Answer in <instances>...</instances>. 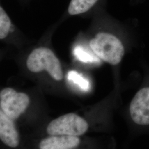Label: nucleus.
I'll return each instance as SVG.
<instances>
[{"mask_svg": "<svg viewBox=\"0 0 149 149\" xmlns=\"http://www.w3.org/2000/svg\"><path fill=\"white\" fill-rule=\"evenodd\" d=\"M29 102L26 93L17 92L13 88H6L0 92L1 110L14 120L26 111Z\"/></svg>", "mask_w": 149, "mask_h": 149, "instance_id": "obj_4", "label": "nucleus"}, {"mask_svg": "<svg viewBox=\"0 0 149 149\" xmlns=\"http://www.w3.org/2000/svg\"><path fill=\"white\" fill-rule=\"evenodd\" d=\"M73 53L76 58L84 63H98L100 62L98 58L92 51L81 45H77L74 47Z\"/></svg>", "mask_w": 149, "mask_h": 149, "instance_id": "obj_9", "label": "nucleus"}, {"mask_svg": "<svg viewBox=\"0 0 149 149\" xmlns=\"http://www.w3.org/2000/svg\"><path fill=\"white\" fill-rule=\"evenodd\" d=\"M0 139L6 145L16 148L19 143V135L14 120L0 111Z\"/></svg>", "mask_w": 149, "mask_h": 149, "instance_id": "obj_7", "label": "nucleus"}, {"mask_svg": "<svg viewBox=\"0 0 149 149\" xmlns=\"http://www.w3.org/2000/svg\"><path fill=\"white\" fill-rule=\"evenodd\" d=\"M88 124L84 119L74 113L58 118L49 124L47 131L50 135L79 136L85 133Z\"/></svg>", "mask_w": 149, "mask_h": 149, "instance_id": "obj_3", "label": "nucleus"}, {"mask_svg": "<svg viewBox=\"0 0 149 149\" xmlns=\"http://www.w3.org/2000/svg\"><path fill=\"white\" fill-rule=\"evenodd\" d=\"M107 0H70L66 15L81 16L93 13L105 8Z\"/></svg>", "mask_w": 149, "mask_h": 149, "instance_id": "obj_6", "label": "nucleus"}, {"mask_svg": "<svg viewBox=\"0 0 149 149\" xmlns=\"http://www.w3.org/2000/svg\"><path fill=\"white\" fill-rule=\"evenodd\" d=\"M89 46L98 58L112 65L120 63L125 52L122 40L114 34L107 31L97 32L91 39Z\"/></svg>", "mask_w": 149, "mask_h": 149, "instance_id": "obj_1", "label": "nucleus"}, {"mask_svg": "<svg viewBox=\"0 0 149 149\" xmlns=\"http://www.w3.org/2000/svg\"><path fill=\"white\" fill-rule=\"evenodd\" d=\"M28 69L32 72L46 70L56 81L63 78V72L59 59L49 48L40 47L34 49L27 60Z\"/></svg>", "mask_w": 149, "mask_h": 149, "instance_id": "obj_2", "label": "nucleus"}, {"mask_svg": "<svg viewBox=\"0 0 149 149\" xmlns=\"http://www.w3.org/2000/svg\"><path fill=\"white\" fill-rule=\"evenodd\" d=\"M68 79L78 86L82 90L87 91L90 88L89 81L84 77L82 75L75 71H70L68 74Z\"/></svg>", "mask_w": 149, "mask_h": 149, "instance_id": "obj_11", "label": "nucleus"}, {"mask_svg": "<svg viewBox=\"0 0 149 149\" xmlns=\"http://www.w3.org/2000/svg\"><path fill=\"white\" fill-rule=\"evenodd\" d=\"M80 144L77 136L69 135H50L43 139L39 144L40 149H71Z\"/></svg>", "mask_w": 149, "mask_h": 149, "instance_id": "obj_8", "label": "nucleus"}, {"mask_svg": "<svg viewBox=\"0 0 149 149\" xmlns=\"http://www.w3.org/2000/svg\"><path fill=\"white\" fill-rule=\"evenodd\" d=\"M129 111L135 124L149 125V87H143L136 92L130 102Z\"/></svg>", "mask_w": 149, "mask_h": 149, "instance_id": "obj_5", "label": "nucleus"}, {"mask_svg": "<svg viewBox=\"0 0 149 149\" xmlns=\"http://www.w3.org/2000/svg\"><path fill=\"white\" fill-rule=\"evenodd\" d=\"M13 24L10 17L3 6H0V39L3 40L8 36Z\"/></svg>", "mask_w": 149, "mask_h": 149, "instance_id": "obj_10", "label": "nucleus"}]
</instances>
